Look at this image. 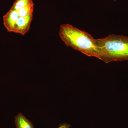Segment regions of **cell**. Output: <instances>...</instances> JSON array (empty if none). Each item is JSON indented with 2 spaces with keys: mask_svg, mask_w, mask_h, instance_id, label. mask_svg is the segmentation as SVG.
<instances>
[{
  "mask_svg": "<svg viewBox=\"0 0 128 128\" xmlns=\"http://www.w3.org/2000/svg\"><path fill=\"white\" fill-rule=\"evenodd\" d=\"M59 35L66 46L89 57L98 58L96 39L87 32L69 24L60 25Z\"/></svg>",
  "mask_w": 128,
  "mask_h": 128,
  "instance_id": "6da1fadb",
  "label": "cell"
},
{
  "mask_svg": "<svg viewBox=\"0 0 128 128\" xmlns=\"http://www.w3.org/2000/svg\"><path fill=\"white\" fill-rule=\"evenodd\" d=\"M96 42L98 59L106 64L128 60V37L111 34Z\"/></svg>",
  "mask_w": 128,
  "mask_h": 128,
  "instance_id": "7a4b0ae2",
  "label": "cell"
},
{
  "mask_svg": "<svg viewBox=\"0 0 128 128\" xmlns=\"http://www.w3.org/2000/svg\"><path fill=\"white\" fill-rule=\"evenodd\" d=\"M33 16V15H32L24 17H18L15 26L14 32L22 35L26 34L30 29Z\"/></svg>",
  "mask_w": 128,
  "mask_h": 128,
  "instance_id": "3957f363",
  "label": "cell"
},
{
  "mask_svg": "<svg viewBox=\"0 0 128 128\" xmlns=\"http://www.w3.org/2000/svg\"><path fill=\"white\" fill-rule=\"evenodd\" d=\"M18 17L17 11L12 8L3 16V24L8 32H14L15 26Z\"/></svg>",
  "mask_w": 128,
  "mask_h": 128,
  "instance_id": "277c9868",
  "label": "cell"
},
{
  "mask_svg": "<svg viewBox=\"0 0 128 128\" xmlns=\"http://www.w3.org/2000/svg\"><path fill=\"white\" fill-rule=\"evenodd\" d=\"M14 121L16 128H34L32 123L22 113L16 116Z\"/></svg>",
  "mask_w": 128,
  "mask_h": 128,
  "instance_id": "5b68a950",
  "label": "cell"
},
{
  "mask_svg": "<svg viewBox=\"0 0 128 128\" xmlns=\"http://www.w3.org/2000/svg\"><path fill=\"white\" fill-rule=\"evenodd\" d=\"M34 5V3H32L19 9L17 11L19 17H24L30 15H33Z\"/></svg>",
  "mask_w": 128,
  "mask_h": 128,
  "instance_id": "8992f818",
  "label": "cell"
},
{
  "mask_svg": "<svg viewBox=\"0 0 128 128\" xmlns=\"http://www.w3.org/2000/svg\"><path fill=\"white\" fill-rule=\"evenodd\" d=\"M33 3L32 0H16L11 8L18 11L22 8Z\"/></svg>",
  "mask_w": 128,
  "mask_h": 128,
  "instance_id": "52a82bcc",
  "label": "cell"
},
{
  "mask_svg": "<svg viewBox=\"0 0 128 128\" xmlns=\"http://www.w3.org/2000/svg\"><path fill=\"white\" fill-rule=\"evenodd\" d=\"M71 127L70 124L67 123L61 124L58 128H70Z\"/></svg>",
  "mask_w": 128,
  "mask_h": 128,
  "instance_id": "ba28073f",
  "label": "cell"
},
{
  "mask_svg": "<svg viewBox=\"0 0 128 128\" xmlns=\"http://www.w3.org/2000/svg\"><path fill=\"white\" fill-rule=\"evenodd\" d=\"M114 0V1H116V0Z\"/></svg>",
  "mask_w": 128,
  "mask_h": 128,
  "instance_id": "9c48e42d",
  "label": "cell"
}]
</instances>
